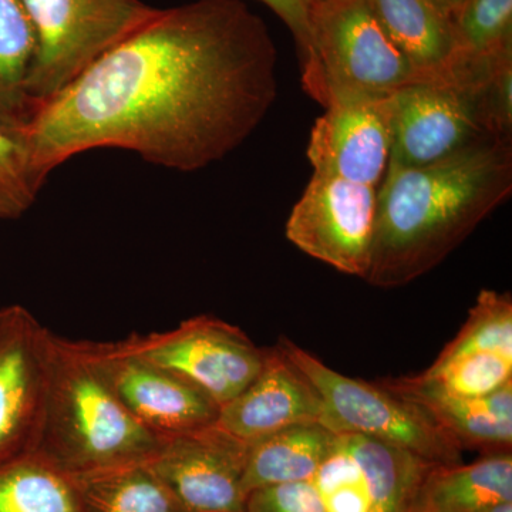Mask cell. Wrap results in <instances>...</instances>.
Here are the masks:
<instances>
[{"label":"cell","instance_id":"4fadbf2b","mask_svg":"<svg viewBox=\"0 0 512 512\" xmlns=\"http://www.w3.org/2000/svg\"><path fill=\"white\" fill-rule=\"evenodd\" d=\"M248 446L215 424L165 440L148 464L187 512H245Z\"/></svg>","mask_w":512,"mask_h":512},{"label":"cell","instance_id":"5bb4252c","mask_svg":"<svg viewBox=\"0 0 512 512\" xmlns=\"http://www.w3.org/2000/svg\"><path fill=\"white\" fill-rule=\"evenodd\" d=\"M394 94L326 107L308 144L313 173L379 188L393 143Z\"/></svg>","mask_w":512,"mask_h":512},{"label":"cell","instance_id":"7a4b0ae2","mask_svg":"<svg viewBox=\"0 0 512 512\" xmlns=\"http://www.w3.org/2000/svg\"><path fill=\"white\" fill-rule=\"evenodd\" d=\"M511 192V140L491 138L420 167H387L365 281L392 289L427 274Z\"/></svg>","mask_w":512,"mask_h":512},{"label":"cell","instance_id":"6da1fadb","mask_svg":"<svg viewBox=\"0 0 512 512\" xmlns=\"http://www.w3.org/2000/svg\"><path fill=\"white\" fill-rule=\"evenodd\" d=\"M278 52L242 0H194L156 15L36 104L15 131L37 180L97 148L168 170H202L237 150L278 96Z\"/></svg>","mask_w":512,"mask_h":512},{"label":"cell","instance_id":"30bf717a","mask_svg":"<svg viewBox=\"0 0 512 512\" xmlns=\"http://www.w3.org/2000/svg\"><path fill=\"white\" fill-rule=\"evenodd\" d=\"M55 333L22 305L0 308V467L36 453Z\"/></svg>","mask_w":512,"mask_h":512},{"label":"cell","instance_id":"e0dca14e","mask_svg":"<svg viewBox=\"0 0 512 512\" xmlns=\"http://www.w3.org/2000/svg\"><path fill=\"white\" fill-rule=\"evenodd\" d=\"M420 82H453L458 57L453 19L436 0H369Z\"/></svg>","mask_w":512,"mask_h":512},{"label":"cell","instance_id":"ffe728a7","mask_svg":"<svg viewBox=\"0 0 512 512\" xmlns=\"http://www.w3.org/2000/svg\"><path fill=\"white\" fill-rule=\"evenodd\" d=\"M82 512H187L150 464L72 477Z\"/></svg>","mask_w":512,"mask_h":512},{"label":"cell","instance_id":"9c48e42d","mask_svg":"<svg viewBox=\"0 0 512 512\" xmlns=\"http://www.w3.org/2000/svg\"><path fill=\"white\" fill-rule=\"evenodd\" d=\"M431 466L372 437L339 433L311 481L328 512H413Z\"/></svg>","mask_w":512,"mask_h":512},{"label":"cell","instance_id":"2e32d148","mask_svg":"<svg viewBox=\"0 0 512 512\" xmlns=\"http://www.w3.org/2000/svg\"><path fill=\"white\" fill-rule=\"evenodd\" d=\"M376 383L420 404L461 450H476L481 456L511 453L512 380L483 397L453 396L419 376L386 377Z\"/></svg>","mask_w":512,"mask_h":512},{"label":"cell","instance_id":"5b68a950","mask_svg":"<svg viewBox=\"0 0 512 512\" xmlns=\"http://www.w3.org/2000/svg\"><path fill=\"white\" fill-rule=\"evenodd\" d=\"M286 355L318 389L325 404V427L355 433L400 448L436 466L463 463V450L420 404L379 383L352 379L330 369L291 339L278 340Z\"/></svg>","mask_w":512,"mask_h":512},{"label":"cell","instance_id":"ba28073f","mask_svg":"<svg viewBox=\"0 0 512 512\" xmlns=\"http://www.w3.org/2000/svg\"><path fill=\"white\" fill-rule=\"evenodd\" d=\"M484 77L476 82L413 83L394 93L389 167L437 163L497 138L485 114Z\"/></svg>","mask_w":512,"mask_h":512},{"label":"cell","instance_id":"277c9868","mask_svg":"<svg viewBox=\"0 0 512 512\" xmlns=\"http://www.w3.org/2000/svg\"><path fill=\"white\" fill-rule=\"evenodd\" d=\"M301 79L303 90L325 109L343 100L390 96L421 83L369 0L313 2Z\"/></svg>","mask_w":512,"mask_h":512},{"label":"cell","instance_id":"9a60e30c","mask_svg":"<svg viewBox=\"0 0 512 512\" xmlns=\"http://www.w3.org/2000/svg\"><path fill=\"white\" fill-rule=\"evenodd\" d=\"M308 423H325V404L311 380L276 343L265 348L264 365L247 389L221 407L217 424L249 444Z\"/></svg>","mask_w":512,"mask_h":512},{"label":"cell","instance_id":"cb8c5ba5","mask_svg":"<svg viewBox=\"0 0 512 512\" xmlns=\"http://www.w3.org/2000/svg\"><path fill=\"white\" fill-rule=\"evenodd\" d=\"M468 353H494L512 360V298L510 293L484 289L468 312L456 338L448 342L436 360Z\"/></svg>","mask_w":512,"mask_h":512},{"label":"cell","instance_id":"484cf974","mask_svg":"<svg viewBox=\"0 0 512 512\" xmlns=\"http://www.w3.org/2000/svg\"><path fill=\"white\" fill-rule=\"evenodd\" d=\"M42 187L22 141L0 124V220L22 217Z\"/></svg>","mask_w":512,"mask_h":512},{"label":"cell","instance_id":"8fae6325","mask_svg":"<svg viewBox=\"0 0 512 512\" xmlns=\"http://www.w3.org/2000/svg\"><path fill=\"white\" fill-rule=\"evenodd\" d=\"M377 188L313 173L286 222V238L306 255L365 279L372 264Z\"/></svg>","mask_w":512,"mask_h":512},{"label":"cell","instance_id":"3957f363","mask_svg":"<svg viewBox=\"0 0 512 512\" xmlns=\"http://www.w3.org/2000/svg\"><path fill=\"white\" fill-rule=\"evenodd\" d=\"M165 440L117 399L94 362L89 340L55 335L37 456L77 477L151 463Z\"/></svg>","mask_w":512,"mask_h":512},{"label":"cell","instance_id":"f1b7e54d","mask_svg":"<svg viewBox=\"0 0 512 512\" xmlns=\"http://www.w3.org/2000/svg\"><path fill=\"white\" fill-rule=\"evenodd\" d=\"M436 2L439 3L441 8L446 10L448 15L453 16L467 0H436Z\"/></svg>","mask_w":512,"mask_h":512},{"label":"cell","instance_id":"d4e9b609","mask_svg":"<svg viewBox=\"0 0 512 512\" xmlns=\"http://www.w3.org/2000/svg\"><path fill=\"white\" fill-rule=\"evenodd\" d=\"M417 376L453 396L483 397L511 382L512 360L494 353H468L436 360Z\"/></svg>","mask_w":512,"mask_h":512},{"label":"cell","instance_id":"8992f818","mask_svg":"<svg viewBox=\"0 0 512 512\" xmlns=\"http://www.w3.org/2000/svg\"><path fill=\"white\" fill-rule=\"evenodd\" d=\"M22 2L36 33V55L28 80L35 107L62 92L158 10L141 0Z\"/></svg>","mask_w":512,"mask_h":512},{"label":"cell","instance_id":"ac0fdd59","mask_svg":"<svg viewBox=\"0 0 512 512\" xmlns=\"http://www.w3.org/2000/svg\"><path fill=\"white\" fill-rule=\"evenodd\" d=\"M512 501V453L481 456L471 464L431 466L413 512H480Z\"/></svg>","mask_w":512,"mask_h":512},{"label":"cell","instance_id":"4316f807","mask_svg":"<svg viewBox=\"0 0 512 512\" xmlns=\"http://www.w3.org/2000/svg\"><path fill=\"white\" fill-rule=\"evenodd\" d=\"M245 512H328L312 481L271 485L249 493Z\"/></svg>","mask_w":512,"mask_h":512},{"label":"cell","instance_id":"7c38bea8","mask_svg":"<svg viewBox=\"0 0 512 512\" xmlns=\"http://www.w3.org/2000/svg\"><path fill=\"white\" fill-rule=\"evenodd\" d=\"M89 348L127 412L161 439L218 423L220 404L187 377L131 355L117 342H89Z\"/></svg>","mask_w":512,"mask_h":512},{"label":"cell","instance_id":"f546056e","mask_svg":"<svg viewBox=\"0 0 512 512\" xmlns=\"http://www.w3.org/2000/svg\"><path fill=\"white\" fill-rule=\"evenodd\" d=\"M480 512H512V501H505V503L491 505Z\"/></svg>","mask_w":512,"mask_h":512},{"label":"cell","instance_id":"44dd1931","mask_svg":"<svg viewBox=\"0 0 512 512\" xmlns=\"http://www.w3.org/2000/svg\"><path fill=\"white\" fill-rule=\"evenodd\" d=\"M36 33L22 0H0V124L15 133L32 116L28 94Z\"/></svg>","mask_w":512,"mask_h":512},{"label":"cell","instance_id":"83f0119b","mask_svg":"<svg viewBox=\"0 0 512 512\" xmlns=\"http://www.w3.org/2000/svg\"><path fill=\"white\" fill-rule=\"evenodd\" d=\"M272 10L291 30L298 46L299 57L305 55L309 43V23L315 0H259Z\"/></svg>","mask_w":512,"mask_h":512},{"label":"cell","instance_id":"603a6c76","mask_svg":"<svg viewBox=\"0 0 512 512\" xmlns=\"http://www.w3.org/2000/svg\"><path fill=\"white\" fill-rule=\"evenodd\" d=\"M451 19L458 47L454 73L512 53V0H467Z\"/></svg>","mask_w":512,"mask_h":512},{"label":"cell","instance_id":"7402d4cb","mask_svg":"<svg viewBox=\"0 0 512 512\" xmlns=\"http://www.w3.org/2000/svg\"><path fill=\"white\" fill-rule=\"evenodd\" d=\"M0 512H82L72 477L32 454L0 467Z\"/></svg>","mask_w":512,"mask_h":512},{"label":"cell","instance_id":"52a82bcc","mask_svg":"<svg viewBox=\"0 0 512 512\" xmlns=\"http://www.w3.org/2000/svg\"><path fill=\"white\" fill-rule=\"evenodd\" d=\"M131 355L187 377L220 407L258 376L265 359L244 330L214 316H194L167 332L133 333L117 340Z\"/></svg>","mask_w":512,"mask_h":512},{"label":"cell","instance_id":"d6986e66","mask_svg":"<svg viewBox=\"0 0 512 512\" xmlns=\"http://www.w3.org/2000/svg\"><path fill=\"white\" fill-rule=\"evenodd\" d=\"M335 436L323 424L308 423L252 441L245 466V493L271 485L311 481L328 456Z\"/></svg>","mask_w":512,"mask_h":512}]
</instances>
